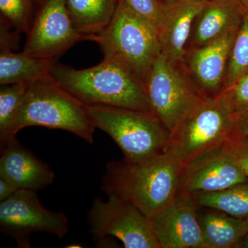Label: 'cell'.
<instances>
[{"instance_id":"obj_18","label":"cell","mask_w":248,"mask_h":248,"mask_svg":"<svg viewBox=\"0 0 248 248\" xmlns=\"http://www.w3.org/2000/svg\"><path fill=\"white\" fill-rule=\"evenodd\" d=\"M120 0H66L67 11L75 29L93 41L112 21Z\"/></svg>"},{"instance_id":"obj_4","label":"cell","mask_w":248,"mask_h":248,"mask_svg":"<svg viewBox=\"0 0 248 248\" xmlns=\"http://www.w3.org/2000/svg\"><path fill=\"white\" fill-rule=\"evenodd\" d=\"M96 128L107 133L130 164L148 162L166 153L170 131L153 112L87 106Z\"/></svg>"},{"instance_id":"obj_20","label":"cell","mask_w":248,"mask_h":248,"mask_svg":"<svg viewBox=\"0 0 248 248\" xmlns=\"http://www.w3.org/2000/svg\"><path fill=\"white\" fill-rule=\"evenodd\" d=\"M192 197L199 206L215 209L237 218H248V182Z\"/></svg>"},{"instance_id":"obj_30","label":"cell","mask_w":248,"mask_h":248,"mask_svg":"<svg viewBox=\"0 0 248 248\" xmlns=\"http://www.w3.org/2000/svg\"><path fill=\"white\" fill-rule=\"evenodd\" d=\"M241 3H242L243 5L246 9L248 11V0H241Z\"/></svg>"},{"instance_id":"obj_14","label":"cell","mask_w":248,"mask_h":248,"mask_svg":"<svg viewBox=\"0 0 248 248\" xmlns=\"http://www.w3.org/2000/svg\"><path fill=\"white\" fill-rule=\"evenodd\" d=\"M206 1L175 0L164 2L158 28L161 53L175 64L180 65L185 61L192 26Z\"/></svg>"},{"instance_id":"obj_21","label":"cell","mask_w":248,"mask_h":248,"mask_svg":"<svg viewBox=\"0 0 248 248\" xmlns=\"http://www.w3.org/2000/svg\"><path fill=\"white\" fill-rule=\"evenodd\" d=\"M27 84L1 86L0 89V148L1 151L16 140L14 132L15 121L24 94Z\"/></svg>"},{"instance_id":"obj_13","label":"cell","mask_w":248,"mask_h":248,"mask_svg":"<svg viewBox=\"0 0 248 248\" xmlns=\"http://www.w3.org/2000/svg\"><path fill=\"white\" fill-rule=\"evenodd\" d=\"M239 29L228 31L186 54L190 75L195 79L196 86L205 97L218 95L223 91L228 62Z\"/></svg>"},{"instance_id":"obj_8","label":"cell","mask_w":248,"mask_h":248,"mask_svg":"<svg viewBox=\"0 0 248 248\" xmlns=\"http://www.w3.org/2000/svg\"><path fill=\"white\" fill-rule=\"evenodd\" d=\"M90 232L102 244L114 236L126 248H161L149 218L133 204L115 196L103 201L96 197L88 213Z\"/></svg>"},{"instance_id":"obj_31","label":"cell","mask_w":248,"mask_h":248,"mask_svg":"<svg viewBox=\"0 0 248 248\" xmlns=\"http://www.w3.org/2000/svg\"><path fill=\"white\" fill-rule=\"evenodd\" d=\"M161 1L165 3H170L175 1V0H161Z\"/></svg>"},{"instance_id":"obj_24","label":"cell","mask_w":248,"mask_h":248,"mask_svg":"<svg viewBox=\"0 0 248 248\" xmlns=\"http://www.w3.org/2000/svg\"><path fill=\"white\" fill-rule=\"evenodd\" d=\"M134 12L158 31L164 2L161 0H124Z\"/></svg>"},{"instance_id":"obj_32","label":"cell","mask_w":248,"mask_h":248,"mask_svg":"<svg viewBox=\"0 0 248 248\" xmlns=\"http://www.w3.org/2000/svg\"><path fill=\"white\" fill-rule=\"evenodd\" d=\"M202 1H208V0H202Z\"/></svg>"},{"instance_id":"obj_9","label":"cell","mask_w":248,"mask_h":248,"mask_svg":"<svg viewBox=\"0 0 248 248\" xmlns=\"http://www.w3.org/2000/svg\"><path fill=\"white\" fill-rule=\"evenodd\" d=\"M0 229L13 238L18 247L29 248L32 233L45 232L63 238L69 231V223L64 213L45 208L37 192L20 189L0 202Z\"/></svg>"},{"instance_id":"obj_17","label":"cell","mask_w":248,"mask_h":248,"mask_svg":"<svg viewBox=\"0 0 248 248\" xmlns=\"http://www.w3.org/2000/svg\"><path fill=\"white\" fill-rule=\"evenodd\" d=\"M203 248H237L248 232V218H237L215 209L199 206Z\"/></svg>"},{"instance_id":"obj_28","label":"cell","mask_w":248,"mask_h":248,"mask_svg":"<svg viewBox=\"0 0 248 248\" xmlns=\"http://www.w3.org/2000/svg\"><path fill=\"white\" fill-rule=\"evenodd\" d=\"M17 190L11 183L4 178L0 177V202L8 200Z\"/></svg>"},{"instance_id":"obj_11","label":"cell","mask_w":248,"mask_h":248,"mask_svg":"<svg viewBox=\"0 0 248 248\" xmlns=\"http://www.w3.org/2000/svg\"><path fill=\"white\" fill-rule=\"evenodd\" d=\"M247 182L248 178L223 144L185 165L179 194L194 197Z\"/></svg>"},{"instance_id":"obj_22","label":"cell","mask_w":248,"mask_h":248,"mask_svg":"<svg viewBox=\"0 0 248 248\" xmlns=\"http://www.w3.org/2000/svg\"><path fill=\"white\" fill-rule=\"evenodd\" d=\"M248 73V11L240 25L232 48L228 62L223 91L234 86L235 83Z\"/></svg>"},{"instance_id":"obj_16","label":"cell","mask_w":248,"mask_h":248,"mask_svg":"<svg viewBox=\"0 0 248 248\" xmlns=\"http://www.w3.org/2000/svg\"><path fill=\"white\" fill-rule=\"evenodd\" d=\"M246 12L241 0H208L192 26L189 40L192 48L239 28Z\"/></svg>"},{"instance_id":"obj_15","label":"cell","mask_w":248,"mask_h":248,"mask_svg":"<svg viewBox=\"0 0 248 248\" xmlns=\"http://www.w3.org/2000/svg\"><path fill=\"white\" fill-rule=\"evenodd\" d=\"M0 177L11 183L17 190L37 192L53 184L55 173L16 139L1 151Z\"/></svg>"},{"instance_id":"obj_7","label":"cell","mask_w":248,"mask_h":248,"mask_svg":"<svg viewBox=\"0 0 248 248\" xmlns=\"http://www.w3.org/2000/svg\"><path fill=\"white\" fill-rule=\"evenodd\" d=\"M178 66L160 54L144 83L153 113L170 133L205 97Z\"/></svg>"},{"instance_id":"obj_25","label":"cell","mask_w":248,"mask_h":248,"mask_svg":"<svg viewBox=\"0 0 248 248\" xmlns=\"http://www.w3.org/2000/svg\"><path fill=\"white\" fill-rule=\"evenodd\" d=\"M234 114L248 108V73L241 77L234 86L224 90Z\"/></svg>"},{"instance_id":"obj_23","label":"cell","mask_w":248,"mask_h":248,"mask_svg":"<svg viewBox=\"0 0 248 248\" xmlns=\"http://www.w3.org/2000/svg\"><path fill=\"white\" fill-rule=\"evenodd\" d=\"M32 0H0V11L7 21L19 32L27 33L31 24Z\"/></svg>"},{"instance_id":"obj_3","label":"cell","mask_w":248,"mask_h":248,"mask_svg":"<svg viewBox=\"0 0 248 248\" xmlns=\"http://www.w3.org/2000/svg\"><path fill=\"white\" fill-rule=\"evenodd\" d=\"M29 126L66 130L89 143L96 128L87 106L50 76L28 86L15 121V135Z\"/></svg>"},{"instance_id":"obj_1","label":"cell","mask_w":248,"mask_h":248,"mask_svg":"<svg viewBox=\"0 0 248 248\" xmlns=\"http://www.w3.org/2000/svg\"><path fill=\"white\" fill-rule=\"evenodd\" d=\"M184 167L170 151L144 164L110 161L106 165L101 189L133 204L151 219L179 194Z\"/></svg>"},{"instance_id":"obj_10","label":"cell","mask_w":248,"mask_h":248,"mask_svg":"<svg viewBox=\"0 0 248 248\" xmlns=\"http://www.w3.org/2000/svg\"><path fill=\"white\" fill-rule=\"evenodd\" d=\"M27 35L24 53L55 61L77 42L88 40L75 29L66 0H41Z\"/></svg>"},{"instance_id":"obj_2","label":"cell","mask_w":248,"mask_h":248,"mask_svg":"<svg viewBox=\"0 0 248 248\" xmlns=\"http://www.w3.org/2000/svg\"><path fill=\"white\" fill-rule=\"evenodd\" d=\"M52 79L86 106L151 112L144 85L122 63L104 58L97 66L76 70L55 62Z\"/></svg>"},{"instance_id":"obj_26","label":"cell","mask_w":248,"mask_h":248,"mask_svg":"<svg viewBox=\"0 0 248 248\" xmlns=\"http://www.w3.org/2000/svg\"><path fill=\"white\" fill-rule=\"evenodd\" d=\"M224 146L248 178V140L232 134Z\"/></svg>"},{"instance_id":"obj_27","label":"cell","mask_w":248,"mask_h":248,"mask_svg":"<svg viewBox=\"0 0 248 248\" xmlns=\"http://www.w3.org/2000/svg\"><path fill=\"white\" fill-rule=\"evenodd\" d=\"M233 135L248 140V108L234 114Z\"/></svg>"},{"instance_id":"obj_29","label":"cell","mask_w":248,"mask_h":248,"mask_svg":"<svg viewBox=\"0 0 248 248\" xmlns=\"http://www.w3.org/2000/svg\"><path fill=\"white\" fill-rule=\"evenodd\" d=\"M237 248H248V232L244 239L241 241V243H240Z\"/></svg>"},{"instance_id":"obj_5","label":"cell","mask_w":248,"mask_h":248,"mask_svg":"<svg viewBox=\"0 0 248 248\" xmlns=\"http://www.w3.org/2000/svg\"><path fill=\"white\" fill-rule=\"evenodd\" d=\"M94 42L104 58L122 63L144 85L153 63L161 53L158 31L120 0L115 16Z\"/></svg>"},{"instance_id":"obj_33","label":"cell","mask_w":248,"mask_h":248,"mask_svg":"<svg viewBox=\"0 0 248 248\" xmlns=\"http://www.w3.org/2000/svg\"><path fill=\"white\" fill-rule=\"evenodd\" d=\"M33 1H37V0H33Z\"/></svg>"},{"instance_id":"obj_6","label":"cell","mask_w":248,"mask_h":248,"mask_svg":"<svg viewBox=\"0 0 248 248\" xmlns=\"http://www.w3.org/2000/svg\"><path fill=\"white\" fill-rule=\"evenodd\" d=\"M234 114L225 91L203 97L170 133L166 151L186 165L226 143L233 133Z\"/></svg>"},{"instance_id":"obj_19","label":"cell","mask_w":248,"mask_h":248,"mask_svg":"<svg viewBox=\"0 0 248 248\" xmlns=\"http://www.w3.org/2000/svg\"><path fill=\"white\" fill-rule=\"evenodd\" d=\"M55 60L31 56L24 53H14L9 47H1L0 85L31 84L50 76Z\"/></svg>"},{"instance_id":"obj_12","label":"cell","mask_w":248,"mask_h":248,"mask_svg":"<svg viewBox=\"0 0 248 248\" xmlns=\"http://www.w3.org/2000/svg\"><path fill=\"white\" fill-rule=\"evenodd\" d=\"M198 208L193 197L178 194L149 219L161 248H203Z\"/></svg>"}]
</instances>
